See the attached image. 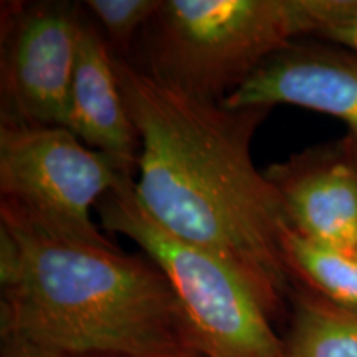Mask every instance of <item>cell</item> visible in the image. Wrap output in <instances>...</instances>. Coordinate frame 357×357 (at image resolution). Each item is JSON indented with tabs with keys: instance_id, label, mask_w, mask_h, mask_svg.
<instances>
[{
	"instance_id": "cell-1",
	"label": "cell",
	"mask_w": 357,
	"mask_h": 357,
	"mask_svg": "<svg viewBox=\"0 0 357 357\" xmlns=\"http://www.w3.org/2000/svg\"><path fill=\"white\" fill-rule=\"evenodd\" d=\"M114 70L141 141V207L169 234L225 261L273 318L291 281L281 252L287 222L278 192L252 159L271 108L192 96L116 55Z\"/></svg>"
},
{
	"instance_id": "cell-2",
	"label": "cell",
	"mask_w": 357,
	"mask_h": 357,
	"mask_svg": "<svg viewBox=\"0 0 357 357\" xmlns=\"http://www.w3.org/2000/svg\"><path fill=\"white\" fill-rule=\"evenodd\" d=\"M0 337L88 357H202L153 260L55 238L6 212Z\"/></svg>"
},
{
	"instance_id": "cell-3",
	"label": "cell",
	"mask_w": 357,
	"mask_h": 357,
	"mask_svg": "<svg viewBox=\"0 0 357 357\" xmlns=\"http://www.w3.org/2000/svg\"><path fill=\"white\" fill-rule=\"evenodd\" d=\"M329 0H160L132 63L192 96L223 101L263 61L314 37Z\"/></svg>"
},
{
	"instance_id": "cell-4",
	"label": "cell",
	"mask_w": 357,
	"mask_h": 357,
	"mask_svg": "<svg viewBox=\"0 0 357 357\" xmlns=\"http://www.w3.org/2000/svg\"><path fill=\"white\" fill-rule=\"evenodd\" d=\"M102 230L128 236L167 276L202 357H284V341L247 281L207 250L158 225L124 177L96 205Z\"/></svg>"
},
{
	"instance_id": "cell-5",
	"label": "cell",
	"mask_w": 357,
	"mask_h": 357,
	"mask_svg": "<svg viewBox=\"0 0 357 357\" xmlns=\"http://www.w3.org/2000/svg\"><path fill=\"white\" fill-rule=\"evenodd\" d=\"M129 177L63 126L0 124V212L66 242L119 248L93 220L100 200Z\"/></svg>"
},
{
	"instance_id": "cell-6",
	"label": "cell",
	"mask_w": 357,
	"mask_h": 357,
	"mask_svg": "<svg viewBox=\"0 0 357 357\" xmlns=\"http://www.w3.org/2000/svg\"><path fill=\"white\" fill-rule=\"evenodd\" d=\"M86 10L83 2L2 8L0 124L66 128Z\"/></svg>"
},
{
	"instance_id": "cell-7",
	"label": "cell",
	"mask_w": 357,
	"mask_h": 357,
	"mask_svg": "<svg viewBox=\"0 0 357 357\" xmlns=\"http://www.w3.org/2000/svg\"><path fill=\"white\" fill-rule=\"evenodd\" d=\"M229 108L298 106L341 119L357 146V53L310 40L289 43L222 101Z\"/></svg>"
},
{
	"instance_id": "cell-8",
	"label": "cell",
	"mask_w": 357,
	"mask_h": 357,
	"mask_svg": "<svg viewBox=\"0 0 357 357\" xmlns=\"http://www.w3.org/2000/svg\"><path fill=\"white\" fill-rule=\"evenodd\" d=\"M263 172L278 192L289 229L316 242L357 248V164L346 137Z\"/></svg>"
},
{
	"instance_id": "cell-9",
	"label": "cell",
	"mask_w": 357,
	"mask_h": 357,
	"mask_svg": "<svg viewBox=\"0 0 357 357\" xmlns=\"http://www.w3.org/2000/svg\"><path fill=\"white\" fill-rule=\"evenodd\" d=\"M66 128L83 144L116 160L124 174L136 178L139 134L119 86L114 53L88 12L71 84Z\"/></svg>"
},
{
	"instance_id": "cell-10",
	"label": "cell",
	"mask_w": 357,
	"mask_h": 357,
	"mask_svg": "<svg viewBox=\"0 0 357 357\" xmlns=\"http://www.w3.org/2000/svg\"><path fill=\"white\" fill-rule=\"evenodd\" d=\"M281 252L289 278L334 305L357 311V248L316 242L284 223Z\"/></svg>"
},
{
	"instance_id": "cell-11",
	"label": "cell",
	"mask_w": 357,
	"mask_h": 357,
	"mask_svg": "<svg viewBox=\"0 0 357 357\" xmlns=\"http://www.w3.org/2000/svg\"><path fill=\"white\" fill-rule=\"evenodd\" d=\"M284 357H357V311L337 306L307 288L293 294Z\"/></svg>"
},
{
	"instance_id": "cell-12",
	"label": "cell",
	"mask_w": 357,
	"mask_h": 357,
	"mask_svg": "<svg viewBox=\"0 0 357 357\" xmlns=\"http://www.w3.org/2000/svg\"><path fill=\"white\" fill-rule=\"evenodd\" d=\"M83 6L114 55L131 58L160 0H86Z\"/></svg>"
},
{
	"instance_id": "cell-13",
	"label": "cell",
	"mask_w": 357,
	"mask_h": 357,
	"mask_svg": "<svg viewBox=\"0 0 357 357\" xmlns=\"http://www.w3.org/2000/svg\"><path fill=\"white\" fill-rule=\"evenodd\" d=\"M312 38L357 53V0H331L323 25Z\"/></svg>"
},
{
	"instance_id": "cell-14",
	"label": "cell",
	"mask_w": 357,
	"mask_h": 357,
	"mask_svg": "<svg viewBox=\"0 0 357 357\" xmlns=\"http://www.w3.org/2000/svg\"><path fill=\"white\" fill-rule=\"evenodd\" d=\"M0 357H88L52 349L19 337H0Z\"/></svg>"
},
{
	"instance_id": "cell-15",
	"label": "cell",
	"mask_w": 357,
	"mask_h": 357,
	"mask_svg": "<svg viewBox=\"0 0 357 357\" xmlns=\"http://www.w3.org/2000/svg\"><path fill=\"white\" fill-rule=\"evenodd\" d=\"M346 141H347V144H349V149H351V153H352V158H354L356 164H357V146L354 144V142H352V139H351L349 136H346Z\"/></svg>"
}]
</instances>
